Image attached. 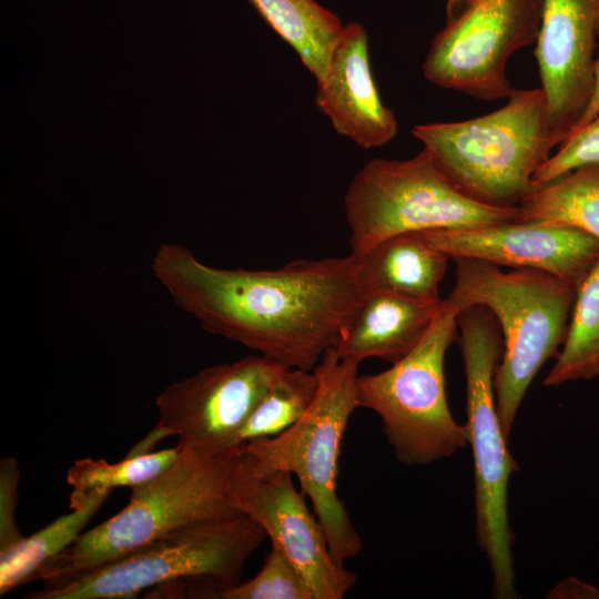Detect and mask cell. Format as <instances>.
Wrapping results in <instances>:
<instances>
[{
  "label": "cell",
  "instance_id": "1",
  "mask_svg": "<svg viewBox=\"0 0 599 599\" xmlns=\"http://www.w3.org/2000/svg\"><path fill=\"white\" fill-rule=\"evenodd\" d=\"M152 271L206 332L286 367L313 370L373 291L359 257L296 260L277 270H229L164 243Z\"/></svg>",
  "mask_w": 599,
  "mask_h": 599
},
{
  "label": "cell",
  "instance_id": "2",
  "mask_svg": "<svg viewBox=\"0 0 599 599\" xmlns=\"http://www.w3.org/2000/svg\"><path fill=\"white\" fill-rule=\"evenodd\" d=\"M180 446L167 469L131 488L122 510L79 535L34 580L43 581L44 588L53 587L179 529L242 515L230 495L242 446L221 451Z\"/></svg>",
  "mask_w": 599,
  "mask_h": 599
},
{
  "label": "cell",
  "instance_id": "3",
  "mask_svg": "<svg viewBox=\"0 0 599 599\" xmlns=\"http://www.w3.org/2000/svg\"><path fill=\"white\" fill-rule=\"evenodd\" d=\"M251 517L189 526L29 599H130L145 590L170 598H219L240 583L248 557L266 538Z\"/></svg>",
  "mask_w": 599,
  "mask_h": 599
},
{
  "label": "cell",
  "instance_id": "4",
  "mask_svg": "<svg viewBox=\"0 0 599 599\" xmlns=\"http://www.w3.org/2000/svg\"><path fill=\"white\" fill-rule=\"evenodd\" d=\"M456 283L445 298L458 313L484 305L497 318L504 353L495 373L497 413L508 439L525 394L545 362L564 344L576 284L534 268L504 272L493 263L453 258Z\"/></svg>",
  "mask_w": 599,
  "mask_h": 599
},
{
  "label": "cell",
  "instance_id": "5",
  "mask_svg": "<svg viewBox=\"0 0 599 599\" xmlns=\"http://www.w3.org/2000/svg\"><path fill=\"white\" fill-rule=\"evenodd\" d=\"M507 99L483 116L418 124L412 132L465 195L515 207L537 190L534 174L555 145L541 88L514 89Z\"/></svg>",
  "mask_w": 599,
  "mask_h": 599
},
{
  "label": "cell",
  "instance_id": "6",
  "mask_svg": "<svg viewBox=\"0 0 599 599\" xmlns=\"http://www.w3.org/2000/svg\"><path fill=\"white\" fill-rule=\"evenodd\" d=\"M359 364L325 351L314 373L315 397L303 417L285 432L242 445L256 474L286 471L309 498L334 558L342 565L362 550L361 537L337 494L338 457L352 413L358 407Z\"/></svg>",
  "mask_w": 599,
  "mask_h": 599
},
{
  "label": "cell",
  "instance_id": "7",
  "mask_svg": "<svg viewBox=\"0 0 599 599\" xmlns=\"http://www.w3.org/2000/svg\"><path fill=\"white\" fill-rule=\"evenodd\" d=\"M460 329L466 394L468 444L475 466L477 541L493 573V597L517 598L511 546L514 534L507 510L508 480L518 470L507 449L496 406L495 373L504 353L499 323L484 305H473L457 316Z\"/></svg>",
  "mask_w": 599,
  "mask_h": 599
},
{
  "label": "cell",
  "instance_id": "8",
  "mask_svg": "<svg viewBox=\"0 0 599 599\" xmlns=\"http://www.w3.org/2000/svg\"><path fill=\"white\" fill-rule=\"evenodd\" d=\"M344 205L354 255L402 233L520 222L518 206L487 205L460 192L425 149L408 160L367 162Z\"/></svg>",
  "mask_w": 599,
  "mask_h": 599
},
{
  "label": "cell",
  "instance_id": "9",
  "mask_svg": "<svg viewBox=\"0 0 599 599\" xmlns=\"http://www.w3.org/2000/svg\"><path fill=\"white\" fill-rule=\"evenodd\" d=\"M458 311L443 307L422 341L388 369L358 375V407L375 412L396 459L408 466L447 458L468 444L467 428L453 417L444 362L457 338Z\"/></svg>",
  "mask_w": 599,
  "mask_h": 599
},
{
  "label": "cell",
  "instance_id": "10",
  "mask_svg": "<svg viewBox=\"0 0 599 599\" xmlns=\"http://www.w3.org/2000/svg\"><path fill=\"white\" fill-rule=\"evenodd\" d=\"M544 0H468L435 35L423 63L435 85L478 100L510 95L511 54L536 42Z\"/></svg>",
  "mask_w": 599,
  "mask_h": 599
},
{
  "label": "cell",
  "instance_id": "11",
  "mask_svg": "<svg viewBox=\"0 0 599 599\" xmlns=\"http://www.w3.org/2000/svg\"><path fill=\"white\" fill-rule=\"evenodd\" d=\"M286 368L266 356L252 355L171 384L155 399L156 426L129 454L153 451L167 436H177L180 445L209 450L236 448L237 433Z\"/></svg>",
  "mask_w": 599,
  "mask_h": 599
},
{
  "label": "cell",
  "instance_id": "12",
  "mask_svg": "<svg viewBox=\"0 0 599 599\" xmlns=\"http://www.w3.org/2000/svg\"><path fill=\"white\" fill-rule=\"evenodd\" d=\"M231 500L254 519L296 567L312 588L315 599H343L357 581L333 556L324 530L286 471L256 474L243 450L232 477Z\"/></svg>",
  "mask_w": 599,
  "mask_h": 599
},
{
  "label": "cell",
  "instance_id": "13",
  "mask_svg": "<svg viewBox=\"0 0 599 599\" xmlns=\"http://www.w3.org/2000/svg\"><path fill=\"white\" fill-rule=\"evenodd\" d=\"M598 19L599 0H544L535 57L555 146L572 133L592 100Z\"/></svg>",
  "mask_w": 599,
  "mask_h": 599
},
{
  "label": "cell",
  "instance_id": "14",
  "mask_svg": "<svg viewBox=\"0 0 599 599\" xmlns=\"http://www.w3.org/2000/svg\"><path fill=\"white\" fill-rule=\"evenodd\" d=\"M417 233L450 258L468 257L498 266L540 270L576 285L599 258V238L549 222H504Z\"/></svg>",
  "mask_w": 599,
  "mask_h": 599
},
{
  "label": "cell",
  "instance_id": "15",
  "mask_svg": "<svg viewBox=\"0 0 599 599\" xmlns=\"http://www.w3.org/2000/svg\"><path fill=\"white\" fill-rule=\"evenodd\" d=\"M316 84L315 103L338 134L363 149L383 146L395 138L398 122L380 99L362 24L344 26L327 72Z\"/></svg>",
  "mask_w": 599,
  "mask_h": 599
},
{
  "label": "cell",
  "instance_id": "16",
  "mask_svg": "<svg viewBox=\"0 0 599 599\" xmlns=\"http://www.w3.org/2000/svg\"><path fill=\"white\" fill-rule=\"evenodd\" d=\"M443 303L373 290L339 333L334 348L341 358L358 364L369 357L394 364L422 341Z\"/></svg>",
  "mask_w": 599,
  "mask_h": 599
},
{
  "label": "cell",
  "instance_id": "17",
  "mask_svg": "<svg viewBox=\"0 0 599 599\" xmlns=\"http://www.w3.org/2000/svg\"><path fill=\"white\" fill-rule=\"evenodd\" d=\"M373 290L438 301L450 257L417 232L389 236L356 255Z\"/></svg>",
  "mask_w": 599,
  "mask_h": 599
},
{
  "label": "cell",
  "instance_id": "18",
  "mask_svg": "<svg viewBox=\"0 0 599 599\" xmlns=\"http://www.w3.org/2000/svg\"><path fill=\"white\" fill-rule=\"evenodd\" d=\"M270 27L297 53L316 81L327 72L344 26L316 0H250Z\"/></svg>",
  "mask_w": 599,
  "mask_h": 599
},
{
  "label": "cell",
  "instance_id": "19",
  "mask_svg": "<svg viewBox=\"0 0 599 599\" xmlns=\"http://www.w3.org/2000/svg\"><path fill=\"white\" fill-rule=\"evenodd\" d=\"M112 490L92 493L79 507L73 508L49 525L0 550V596L34 580L37 572L69 547L93 516L100 510Z\"/></svg>",
  "mask_w": 599,
  "mask_h": 599
},
{
  "label": "cell",
  "instance_id": "20",
  "mask_svg": "<svg viewBox=\"0 0 599 599\" xmlns=\"http://www.w3.org/2000/svg\"><path fill=\"white\" fill-rule=\"evenodd\" d=\"M520 222H549L599 238V163L578 167L539 187L519 205Z\"/></svg>",
  "mask_w": 599,
  "mask_h": 599
},
{
  "label": "cell",
  "instance_id": "21",
  "mask_svg": "<svg viewBox=\"0 0 599 599\" xmlns=\"http://www.w3.org/2000/svg\"><path fill=\"white\" fill-rule=\"evenodd\" d=\"M599 376V258L576 285L562 349L544 379L546 386Z\"/></svg>",
  "mask_w": 599,
  "mask_h": 599
},
{
  "label": "cell",
  "instance_id": "22",
  "mask_svg": "<svg viewBox=\"0 0 599 599\" xmlns=\"http://www.w3.org/2000/svg\"><path fill=\"white\" fill-rule=\"evenodd\" d=\"M317 386L314 370L286 368L262 396L237 433L234 446L274 437L288 429L306 413Z\"/></svg>",
  "mask_w": 599,
  "mask_h": 599
},
{
  "label": "cell",
  "instance_id": "23",
  "mask_svg": "<svg viewBox=\"0 0 599 599\" xmlns=\"http://www.w3.org/2000/svg\"><path fill=\"white\" fill-rule=\"evenodd\" d=\"M181 446L144 454H126L118 463L105 459L82 458L73 463L67 473L72 490L70 508L79 507L97 490L140 486L167 469L177 458Z\"/></svg>",
  "mask_w": 599,
  "mask_h": 599
},
{
  "label": "cell",
  "instance_id": "24",
  "mask_svg": "<svg viewBox=\"0 0 599 599\" xmlns=\"http://www.w3.org/2000/svg\"><path fill=\"white\" fill-rule=\"evenodd\" d=\"M271 545L260 571L222 591L219 599H315L302 573L276 545Z\"/></svg>",
  "mask_w": 599,
  "mask_h": 599
},
{
  "label": "cell",
  "instance_id": "25",
  "mask_svg": "<svg viewBox=\"0 0 599 599\" xmlns=\"http://www.w3.org/2000/svg\"><path fill=\"white\" fill-rule=\"evenodd\" d=\"M599 163V113L568 136L534 174L538 190L583 165Z\"/></svg>",
  "mask_w": 599,
  "mask_h": 599
},
{
  "label": "cell",
  "instance_id": "26",
  "mask_svg": "<svg viewBox=\"0 0 599 599\" xmlns=\"http://www.w3.org/2000/svg\"><path fill=\"white\" fill-rule=\"evenodd\" d=\"M21 469L13 457L0 461V550L18 542L24 536L16 522V508L19 499L18 485Z\"/></svg>",
  "mask_w": 599,
  "mask_h": 599
},
{
  "label": "cell",
  "instance_id": "27",
  "mask_svg": "<svg viewBox=\"0 0 599 599\" xmlns=\"http://www.w3.org/2000/svg\"><path fill=\"white\" fill-rule=\"evenodd\" d=\"M550 597L599 599V589L577 578H568L550 591Z\"/></svg>",
  "mask_w": 599,
  "mask_h": 599
},
{
  "label": "cell",
  "instance_id": "28",
  "mask_svg": "<svg viewBox=\"0 0 599 599\" xmlns=\"http://www.w3.org/2000/svg\"><path fill=\"white\" fill-rule=\"evenodd\" d=\"M598 34H599V19H598ZM598 113H599V57L596 60V85H595L592 100L588 109L586 110L585 114L582 115L581 120L579 121L575 130L572 131V133H575L585 124L590 122Z\"/></svg>",
  "mask_w": 599,
  "mask_h": 599
},
{
  "label": "cell",
  "instance_id": "29",
  "mask_svg": "<svg viewBox=\"0 0 599 599\" xmlns=\"http://www.w3.org/2000/svg\"><path fill=\"white\" fill-rule=\"evenodd\" d=\"M468 0H447L446 16L447 20L456 17L465 7Z\"/></svg>",
  "mask_w": 599,
  "mask_h": 599
}]
</instances>
